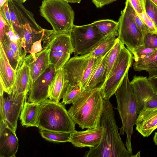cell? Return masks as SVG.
I'll use <instances>...</instances> for the list:
<instances>
[{
	"label": "cell",
	"instance_id": "39",
	"mask_svg": "<svg viewBox=\"0 0 157 157\" xmlns=\"http://www.w3.org/2000/svg\"><path fill=\"white\" fill-rule=\"evenodd\" d=\"M144 43L145 47L157 49V34L148 33L144 38Z\"/></svg>",
	"mask_w": 157,
	"mask_h": 157
},
{
	"label": "cell",
	"instance_id": "36",
	"mask_svg": "<svg viewBox=\"0 0 157 157\" xmlns=\"http://www.w3.org/2000/svg\"><path fill=\"white\" fill-rule=\"evenodd\" d=\"M145 11L157 28V5L150 0H145Z\"/></svg>",
	"mask_w": 157,
	"mask_h": 157
},
{
	"label": "cell",
	"instance_id": "1",
	"mask_svg": "<svg viewBox=\"0 0 157 157\" xmlns=\"http://www.w3.org/2000/svg\"><path fill=\"white\" fill-rule=\"evenodd\" d=\"M100 125L102 136L100 143L90 148L85 157H132L122 141L118 132L112 103L109 100L104 99V108Z\"/></svg>",
	"mask_w": 157,
	"mask_h": 157
},
{
	"label": "cell",
	"instance_id": "9",
	"mask_svg": "<svg viewBox=\"0 0 157 157\" xmlns=\"http://www.w3.org/2000/svg\"><path fill=\"white\" fill-rule=\"evenodd\" d=\"M7 94V97L5 98L3 95H0V118L16 131L17 120L28 94H18L12 91Z\"/></svg>",
	"mask_w": 157,
	"mask_h": 157
},
{
	"label": "cell",
	"instance_id": "5",
	"mask_svg": "<svg viewBox=\"0 0 157 157\" xmlns=\"http://www.w3.org/2000/svg\"><path fill=\"white\" fill-rule=\"evenodd\" d=\"M40 15L52 25L53 33H70L74 25L75 12L65 0H43Z\"/></svg>",
	"mask_w": 157,
	"mask_h": 157
},
{
	"label": "cell",
	"instance_id": "24",
	"mask_svg": "<svg viewBox=\"0 0 157 157\" xmlns=\"http://www.w3.org/2000/svg\"><path fill=\"white\" fill-rule=\"evenodd\" d=\"M135 71H146L148 72V78L157 76V50L153 53L135 61L133 64Z\"/></svg>",
	"mask_w": 157,
	"mask_h": 157
},
{
	"label": "cell",
	"instance_id": "15",
	"mask_svg": "<svg viewBox=\"0 0 157 157\" xmlns=\"http://www.w3.org/2000/svg\"><path fill=\"white\" fill-rule=\"evenodd\" d=\"M43 47V50L35 54V59L30 54L25 57L30 69L31 86L50 65V48L47 45Z\"/></svg>",
	"mask_w": 157,
	"mask_h": 157
},
{
	"label": "cell",
	"instance_id": "26",
	"mask_svg": "<svg viewBox=\"0 0 157 157\" xmlns=\"http://www.w3.org/2000/svg\"><path fill=\"white\" fill-rule=\"evenodd\" d=\"M13 2L19 22L22 27L23 25L29 24L32 28L37 30L40 31L43 29L37 23L33 13L26 9L22 3L15 0H13Z\"/></svg>",
	"mask_w": 157,
	"mask_h": 157
},
{
	"label": "cell",
	"instance_id": "30",
	"mask_svg": "<svg viewBox=\"0 0 157 157\" xmlns=\"http://www.w3.org/2000/svg\"><path fill=\"white\" fill-rule=\"evenodd\" d=\"M84 92L80 86L68 84L63 97L62 103L65 105L72 104Z\"/></svg>",
	"mask_w": 157,
	"mask_h": 157
},
{
	"label": "cell",
	"instance_id": "50",
	"mask_svg": "<svg viewBox=\"0 0 157 157\" xmlns=\"http://www.w3.org/2000/svg\"><path fill=\"white\" fill-rule=\"evenodd\" d=\"M20 2H21L22 3L25 2L27 0H15Z\"/></svg>",
	"mask_w": 157,
	"mask_h": 157
},
{
	"label": "cell",
	"instance_id": "49",
	"mask_svg": "<svg viewBox=\"0 0 157 157\" xmlns=\"http://www.w3.org/2000/svg\"><path fill=\"white\" fill-rule=\"evenodd\" d=\"M140 151L138 153H137L135 155H133L132 157H140Z\"/></svg>",
	"mask_w": 157,
	"mask_h": 157
},
{
	"label": "cell",
	"instance_id": "34",
	"mask_svg": "<svg viewBox=\"0 0 157 157\" xmlns=\"http://www.w3.org/2000/svg\"><path fill=\"white\" fill-rule=\"evenodd\" d=\"M7 2L12 23V28L21 38L23 37L22 27L18 19L13 0H8Z\"/></svg>",
	"mask_w": 157,
	"mask_h": 157
},
{
	"label": "cell",
	"instance_id": "33",
	"mask_svg": "<svg viewBox=\"0 0 157 157\" xmlns=\"http://www.w3.org/2000/svg\"><path fill=\"white\" fill-rule=\"evenodd\" d=\"M71 54L66 52L50 51V64L54 65L57 71L63 68L70 59Z\"/></svg>",
	"mask_w": 157,
	"mask_h": 157
},
{
	"label": "cell",
	"instance_id": "12",
	"mask_svg": "<svg viewBox=\"0 0 157 157\" xmlns=\"http://www.w3.org/2000/svg\"><path fill=\"white\" fill-rule=\"evenodd\" d=\"M90 58L88 54L75 56L66 63L63 68L66 75L68 84L81 86L82 78Z\"/></svg>",
	"mask_w": 157,
	"mask_h": 157
},
{
	"label": "cell",
	"instance_id": "40",
	"mask_svg": "<svg viewBox=\"0 0 157 157\" xmlns=\"http://www.w3.org/2000/svg\"><path fill=\"white\" fill-rule=\"evenodd\" d=\"M138 14L145 11V0H128Z\"/></svg>",
	"mask_w": 157,
	"mask_h": 157
},
{
	"label": "cell",
	"instance_id": "8",
	"mask_svg": "<svg viewBox=\"0 0 157 157\" xmlns=\"http://www.w3.org/2000/svg\"><path fill=\"white\" fill-rule=\"evenodd\" d=\"M117 38L131 52L144 46V37L138 28L124 9L121 12L118 21Z\"/></svg>",
	"mask_w": 157,
	"mask_h": 157
},
{
	"label": "cell",
	"instance_id": "11",
	"mask_svg": "<svg viewBox=\"0 0 157 157\" xmlns=\"http://www.w3.org/2000/svg\"><path fill=\"white\" fill-rule=\"evenodd\" d=\"M57 71L54 65L50 64L48 67L31 85L28 102L40 103L48 98L49 87Z\"/></svg>",
	"mask_w": 157,
	"mask_h": 157
},
{
	"label": "cell",
	"instance_id": "51",
	"mask_svg": "<svg viewBox=\"0 0 157 157\" xmlns=\"http://www.w3.org/2000/svg\"><path fill=\"white\" fill-rule=\"evenodd\" d=\"M157 5V0H150Z\"/></svg>",
	"mask_w": 157,
	"mask_h": 157
},
{
	"label": "cell",
	"instance_id": "43",
	"mask_svg": "<svg viewBox=\"0 0 157 157\" xmlns=\"http://www.w3.org/2000/svg\"><path fill=\"white\" fill-rule=\"evenodd\" d=\"M97 8H101L105 5L110 4L117 0H91Z\"/></svg>",
	"mask_w": 157,
	"mask_h": 157
},
{
	"label": "cell",
	"instance_id": "2",
	"mask_svg": "<svg viewBox=\"0 0 157 157\" xmlns=\"http://www.w3.org/2000/svg\"><path fill=\"white\" fill-rule=\"evenodd\" d=\"M101 89L84 92L67 110L71 118L82 129L100 125L104 108Z\"/></svg>",
	"mask_w": 157,
	"mask_h": 157
},
{
	"label": "cell",
	"instance_id": "48",
	"mask_svg": "<svg viewBox=\"0 0 157 157\" xmlns=\"http://www.w3.org/2000/svg\"><path fill=\"white\" fill-rule=\"evenodd\" d=\"M8 1V0H0V8Z\"/></svg>",
	"mask_w": 157,
	"mask_h": 157
},
{
	"label": "cell",
	"instance_id": "46",
	"mask_svg": "<svg viewBox=\"0 0 157 157\" xmlns=\"http://www.w3.org/2000/svg\"><path fill=\"white\" fill-rule=\"evenodd\" d=\"M153 140L155 144L157 146V132L155 133Z\"/></svg>",
	"mask_w": 157,
	"mask_h": 157
},
{
	"label": "cell",
	"instance_id": "27",
	"mask_svg": "<svg viewBox=\"0 0 157 157\" xmlns=\"http://www.w3.org/2000/svg\"><path fill=\"white\" fill-rule=\"evenodd\" d=\"M4 51L13 68L16 71L21 66L23 60L10 47L5 35L0 39Z\"/></svg>",
	"mask_w": 157,
	"mask_h": 157
},
{
	"label": "cell",
	"instance_id": "19",
	"mask_svg": "<svg viewBox=\"0 0 157 157\" xmlns=\"http://www.w3.org/2000/svg\"><path fill=\"white\" fill-rule=\"evenodd\" d=\"M30 86V69L27 59L25 57L21 66L16 71L12 91L18 94L25 93L28 94Z\"/></svg>",
	"mask_w": 157,
	"mask_h": 157
},
{
	"label": "cell",
	"instance_id": "38",
	"mask_svg": "<svg viewBox=\"0 0 157 157\" xmlns=\"http://www.w3.org/2000/svg\"><path fill=\"white\" fill-rule=\"evenodd\" d=\"M147 28L149 33L157 34V28L153 21L148 16L145 11L138 14Z\"/></svg>",
	"mask_w": 157,
	"mask_h": 157
},
{
	"label": "cell",
	"instance_id": "45",
	"mask_svg": "<svg viewBox=\"0 0 157 157\" xmlns=\"http://www.w3.org/2000/svg\"><path fill=\"white\" fill-rule=\"evenodd\" d=\"M68 3H80L81 0H65Z\"/></svg>",
	"mask_w": 157,
	"mask_h": 157
},
{
	"label": "cell",
	"instance_id": "44",
	"mask_svg": "<svg viewBox=\"0 0 157 157\" xmlns=\"http://www.w3.org/2000/svg\"><path fill=\"white\" fill-rule=\"evenodd\" d=\"M147 79L154 90L157 93V76Z\"/></svg>",
	"mask_w": 157,
	"mask_h": 157
},
{
	"label": "cell",
	"instance_id": "47",
	"mask_svg": "<svg viewBox=\"0 0 157 157\" xmlns=\"http://www.w3.org/2000/svg\"><path fill=\"white\" fill-rule=\"evenodd\" d=\"M4 92L3 87L2 84L0 83V95H3Z\"/></svg>",
	"mask_w": 157,
	"mask_h": 157
},
{
	"label": "cell",
	"instance_id": "42",
	"mask_svg": "<svg viewBox=\"0 0 157 157\" xmlns=\"http://www.w3.org/2000/svg\"><path fill=\"white\" fill-rule=\"evenodd\" d=\"M47 38L46 37H43L40 40L32 44L31 50L29 53L32 55L34 59H35V54L43 50V48H42V47L41 42L42 41H43Z\"/></svg>",
	"mask_w": 157,
	"mask_h": 157
},
{
	"label": "cell",
	"instance_id": "16",
	"mask_svg": "<svg viewBox=\"0 0 157 157\" xmlns=\"http://www.w3.org/2000/svg\"><path fill=\"white\" fill-rule=\"evenodd\" d=\"M136 129L144 137L149 136L157 128V107L147 108L138 115Z\"/></svg>",
	"mask_w": 157,
	"mask_h": 157
},
{
	"label": "cell",
	"instance_id": "3",
	"mask_svg": "<svg viewBox=\"0 0 157 157\" xmlns=\"http://www.w3.org/2000/svg\"><path fill=\"white\" fill-rule=\"evenodd\" d=\"M128 73L125 76L121 84L115 93L117 102V109L121 118L122 126L119 129V134H126L125 145L128 151L132 153L131 138L133 133L138 115L136 101L132 87L128 77Z\"/></svg>",
	"mask_w": 157,
	"mask_h": 157
},
{
	"label": "cell",
	"instance_id": "21",
	"mask_svg": "<svg viewBox=\"0 0 157 157\" xmlns=\"http://www.w3.org/2000/svg\"><path fill=\"white\" fill-rule=\"evenodd\" d=\"M22 27L23 37L21 39V44L26 53L30 51L34 43L43 37L47 38L53 32V30L44 29L38 31L32 28L29 24L23 25Z\"/></svg>",
	"mask_w": 157,
	"mask_h": 157
},
{
	"label": "cell",
	"instance_id": "22",
	"mask_svg": "<svg viewBox=\"0 0 157 157\" xmlns=\"http://www.w3.org/2000/svg\"><path fill=\"white\" fill-rule=\"evenodd\" d=\"M109 52L103 56L97 64L87 82L84 91L101 89L105 81V68Z\"/></svg>",
	"mask_w": 157,
	"mask_h": 157
},
{
	"label": "cell",
	"instance_id": "13",
	"mask_svg": "<svg viewBox=\"0 0 157 157\" xmlns=\"http://www.w3.org/2000/svg\"><path fill=\"white\" fill-rule=\"evenodd\" d=\"M102 136V129L100 125L84 131L75 130L71 132L69 142L77 147H88L90 148L96 146L100 143Z\"/></svg>",
	"mask_w": 157,
	"mask_h": 157
},
{
	"label": "cell",
	"instance_id": "41",
	"mask_svg": "<svg viewBox=\"0 0 157 157\" xmlns=\"http://www.w3.org/2000/svg\"><path fill=\"white\" fill-rule=\"evenodd\" d=\"M0 14L2 16L8 24L12 27V23L7 1L0 8Z\"/></svg>",
	"mask_w": 157,
	"mask_h": 157
},
{
	"label": "cell",
	"instance_id": "17",
	"mask_svg": "<svg viewBox=\"0 0 157 157\" xmlns=\"http://www.w3.org/2000/svg\"><path fill=\"white\" fill-rule=\"evenodd\" d=\"M16 71L11 66L0 41V83L4 92H11L15 80Z\"/></svg>",
	"mask_w": 157,
	"mask_h": 157
},
{
	"label": "cell",
	"instance_id": "31",
	"mask_svg": "<svg viewBox=\"0 0 157 157\" xmlns=\"http://www.w3.org/2000/svg\"><path fill=\"white\" fill-rule=\"evenodd\" d=\"M40 130L42 137L47 140L58 143L69 141L70 132H57L42 129Z\"/></svg>",
	"mask_w": 157,
	"mask_h": 157
},
{
	"label": "cell",
	"instance_id": "10",
	"mask_svg": "<svg viewBox=\"0 0 157 157\" xmlns=\"http://www.w3.org/2000/svg\"><path fill=\"white\" fill-rule=\"evenodd\" d=\"M130 83L136 99L138 115L145 109L157 107V93L146 77L135 75Z\"/></svg>",
	"mask_w": 157,
	"mask_h": 157
},
{
	"label": "cell",
	"instance_id": "14",
	"mask_svg": "<svg viewBox=\"0 0 157 157\" xmlns=\"http://www.w3.org/2000/svg\"><path fill=\"white\" fill-rule=\"evenodd\" d=\"M18 147V141L15 131L4 120H0V157H15Z\"/></svg>",
	"mask_w": 157,
	"mask_h": 157
},
{
	"label": "cell",
	"instance_id": "7",
	"mask_svg": "<svg viewBox=\"0 0 157 157\" xmlns=\"http://www.w3.org/2000/svg\"><path fill=\"white\" fill-rule=\"evenodd\" d=\"M133 56L124 45L112 71L101 89L104 100H109L119 87L132 64Z\"/></svg>",
	"mask_w": 157,
	"mask_h": 157
},
{
	"label": "cell",
	"instance_id": "18",
	"mask_svg": "<svg viewBox=\"0 0 157 157\" xmlns=\"http://www.w3.org/2000/svg\"><path fill=\"white\" fill-rule=\"evenodd\" d=\"M50 51L66 52L71 54L74 53L70 33H53L43 40Z\"/></svg>",
	"mask_w": 157,
	"mask_h": 157
},
{
	"label": "cell",
	"instance_id": "37",
	"mask_svg": "<svg viewBox=\"0 0 157 157\" xmlns=\"http://www.w3.org/2000/svg\"><path fill=\"white\" fill-rule=\"evenodd\" d=\"M157 50V49H152L142 46L133 49L130 52L133 56V59L135 61L139 58L150 54Z\"/></svg>",
	"mask_w": 157,
	"mask_h": 157
},
{
	"label": "cell",
	"instance_id": "29",
	"mask_svg": "<svg viewBox=\"0 0 157 157\" xmlns=\"http://www.w3.org/2000/svg\"><path fill=\"white\" fill-rule=\"evenodd\" d=\"M93 23L104 37L118 29V21L112 20H101L94 21Z\"/></svg>",
	"mask_w": 157,
	"mask_h": 157
},
{
	"label": "cell",
	"instance_id": "35",
	"mask_svg": "<svg viewBox=\"0 0 157 157\" xmlns=\"http://www.w3.org/2000/svg\"><path fill=\"white\" fill-rule=\"evenodd\" d=\"M102 57L90 58L81 83V86L83 90L96 66Z\"/></svg>",
	"mask_w": 157,
	"mask_h": 157
},
{
	"label": "cell",
	"instance_id": "20",
	"mask_svg": "<svg viewBox=\"0 0 157 157\" xmlns=\"http://www.w3.org/2000/svg\"><path fill=\"white\" fill-rule=\"evenodd\" d=\"M68 84L66 75L63 68L57 71L49 87L48 98L59 102L63 98Z\"/></svg>",
	"mask_w": 157,
	"mask_h": 157
},
{
	"label": "cell",
	"instance_id": "25",
	"mask_svg": "<svg viewBox=\"0 0 157 157\" xmlns=\"http://www.w3.org/2000/svg\"><path fill=\"white\" fill-rule=\"evenodd\" d=\"M118 29L105 37L94 49L88 54L90 57L94 58L102 57L110 51L117 41L116 37L118 36Z\"/></svg>",
	"mask_w": 157,
	"mask_h": 157
},
{
	"label": "cell",
	"instance_id": "23",
	"mask_svg": "<svg viewBox=\"0 0 157 157\" xmlns=\"http://www.w3.org/2000/svg\"><path fill=\"white\" fill-rule=\"evenodd\" d=\"M40 103L25 102L20 116L22 126L36 127Z\"/></svg>",
	"mask_w": 157,
	"mask_h": 157
},
{
	"label": "cell",
	"instance_id": "4",
	"mask_svg": "<svg viewBox=\"0 0 157 157\" xmlns=\"http://www.w3.org/2000/svg\"><path fill=\"white\" fill-rule=\"evenodd\" d=\"M65 105L47 99L40 103L36 127L40 129L71 133L75 124L70 116Z\"/></svg>",
	"mask_w": 157,
	"mask_h": 157
},
{
	"label": "cell",
	"instance_id": "28",
	"mask_svg": "<svg viewBox=\"0 0 157 157\" xmlns=\"http://www.w3.org/2000/svg\"><path fill=\"white\" fill-rule=\"evenodd\" d=\"M124 45L117 38L116 44L109 52L105 68V81L109 77L112 71Z\"/></svg>",
	"mask_w": 157,
	"mask_h": 157
},
{
	"label": "cell",
	"instance_id": "6",
	"mask_svg": "<svg viewBox=\"0 0 157 157\" xmlns=\"http://www.w3.org/2000/svg\"><path fill=\"white\" fill-rule=\"evenodd\" d=\"M70 35L75 56L89 53L105 37L93 23L80 26L74 25Z\"/></svg>",
	"mask_w": 157,
	"mask_h": 157
},
{
	"label": "cell",
	"instance_id": "32",
	"mask_svg": "<svg viewBox=\"0 0 157 157\" xmlns=\"http://www.w3.org/2000/svg\"><path fill=\"white\" fill-rule=\"evenodd\" d=\"M124 9L136 23L144 38L149 33V30L128 0H126Z\"/></svg>",
	"mask_w": 157,
	"mask_h": 157
}]
</instances>
